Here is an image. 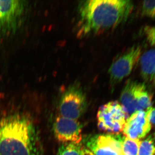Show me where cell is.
Segmentation results:
<instances>
[{"instance_id": "12", "label": "cell", "mask_w": 155, "mask_h": 155, "mask_svg": "<svg viewBox=\"0 0 155 155\" xmlns=\"http://www.w3.org/2000/svg\"><path fill=\"white\" fill-rule=\"evenodd\" d=\"M138 155H155V133L140 142Z\"/></svg>"}, {"instance_id": "10", "label": "cell", "mask_w": 155, "mask_h": 155, "mask_svg": "<svg viewBox=\"0 0 155 155\" xmlns=\"http://www.w3.org/2000/svg\"><path fill=\"white\" fill-rule=\"evenodd\" d=\"M151 129V125L148 119L146 112L138 110L127 118L122 132L125 137L140 140L144 137Z\"/></svg>"}, {"instance_id": "5", "label": "cell", "mask_w": 155, "mask_h": 155, "mask_svg": "<svg viewBox=\"0 0 155 155\" xmlns=\"http://www.w3.org/2000/svg\"><path fill=\"white\" fill-rule=\"evenodd\" d=\"M141 51L140 45H134L111 64L109 69L111 86H115L130 75L140 59Z\"/></svg>"}, {"instance_id": "3", "label": "cell", "mask_w": 155, "mask_h": 155, "mask_svg": "<svg viewBox=\"0 0 155 155\" xmlns=\"http://www.w3.org/2000/svg\"><path fill=\"white\" fill-rule=\"evenodd\" d=\"M128 115L118 101H111L102 106L98 111V126L100 130L119 134L124 129Z\"/></svg>"}, {"instance_id": "4", "label": "cell", "mask_w": 155, "mask_h": 155, "mask_svg": "<svg viewBox=\"0 0 155 155\" xmlns=\"http://www.w3.org/2000/svg\"><path fill=\"white\" fill-rule=\"evenodd\" d=\"M86 107L85 94L79 84L69 86L62 94L59 103L60 116L77 120Z\"/></svg>"}, {"instance_id": "15", "label": "cell", "mask_w": 155, "mask_h": 155, "mask_svg": "<svg viewBox=\"0 0 155 155\" xmlns=\"http://www.w3.org/2000/svg\"><path fill=\"white\" fill-rule=\"evenodd\" d=\"M141 14L145 17L155 18V1H143L142 4Z\"/></svg>"}, {"instance_id": "17", "label": "cell", "mask_w": 155, "mask_h": 155, "mask_svg": "<svg viewBox=\"0 0 155 155\" xmlns=\"http://www.w3.org/2000/svg\"><path fill=\"white\" fill-rule=\"evenodd\" d=\"M147 116L151 125H155V107H150L147 109Z\"/></svg>"}, {"instance_id": "8", "label": "cell", "mask_w": 155, "mask_h": 155, "mask_svg": "<svg viewBox=\"0 0 155 155\" xmlns=\"http://www.w3.org/2000/svg\"><path fill=\"white\" fill-rule=\"evenodd\" d=\"M149 93L144 83L129 80L125 84L121 93V104L127 115L139 110L142 100Z\"/></svg>"}, {"instance_id": "6", "label": "cell", "mask_w": 155, "mask_h": 155, "mask_svg": "<svg viewBox=\"0 0 155 155\" xmlns=\"http://www.w3.org/2000/svg\"><path fill=\"white\" fill-rule=\"evenodd\" d=\"M26 6L21 0L0 1V36L15 31Z\"/></svg>"}, {"instance_id": "18", "label": "cell", "mask_w": 155, "mask_h": 155, "mask_svg": "<svg viewBox=\"0 0 155 155\" xmlns=\"http://www.w3.org/2000/svg\"><path fill=\"white\" fill-rule=\"evenodd\" d=\"M81 155H94L91 151H90L89 150L84 149L82 150V153Z\"/></svg>"}, {"instance_id": "1", "label": "cell", "mask_w": 155, "mask_h": 155, "mask_svg": "<svg viewBox=\"0 0 155 155\" xmlns=\"http://www.w3.org/2000/svg\"><path fill=\"white\" fill-rule=\"evenodd\" d=\"M133 3L128 0L81 1L77 9L76 34L79 38L100 33L127 21Z\"/></svg>"}, {"instance_id": "7", "label": "cell", "mask_w": 155, "mask_h": 155, "mask_svg": "<svg viewBox=\"0 0 155 155\" xmlns=\"http://www.w3.org/2000/svg\"><path fill=\"white\" fill-rule=\"evenodd\" d=\"M54 130L56 138L64 144H78L82 140V127L77 120L59 115L54 123Z\"/></svg>"}, {"instance_id": "16", "label": "cell", "mask_w": 155, "mask_h": 155, "mask_svg": "<svg viewBox=\"0 0 155 155\" xmlns=\"http://www.w3.org/2000/svg\"><path fill=\"white\" fill-rule=\"evenodd\" d=\"M143 31L148 43L152 46L155 47V26L146 25L143 28Z\"/></svg>"}, {"instance_id": "2", "label": "cell", "mask_w": 155, "mask_h": 155, "mask_svg": "<svg viewBox=\"0 0 155 155\" xmlns=\"http://www.w3.org/2000/svg\"><path fill=\"white\" fill-rule=\"evenodd\" d=\"M0 155H42L35 126L15 114L0 118Z\"/></svg>"}, {"instance_id": "9", "label": "cell", "mask_w": 155, "mask_h": 155, "mask_svg": "<svg viewBox=\"0 0 155 155\" xmlns=\"http://www.w3.org/2000/svg\"><path fill=\"white\" fill-rule=\"evenodd\" d=\"M123 137L118 135H99L87 142V145L94 155H122Z\"/></svg>"}, {"instance_id": "14", "label": "cell", "mask_w": 155, "mask_h": 155, "mask_svg": "<svg viewBox=\"0 0 155 155\" xmlns=\"http://www.w3.org/2000/svg\"><path fill=\"white\" fill-rule=\"evenodd\" d=\"M83 150L79 143H65L59 149L58 155H81Z\"/></svg>"}, {"instance_id": "13", "label": "cell", "mask_w": 155, "mask_h": 155, "mask_svg": "<svg viewBox=\"0 0 155 155\" xmlns=\"http://www.w3.org/2000/svg\"><path fill=\"white\" fill-rule=\"evenodd\" d=\"M140 140L123 137L122 144V155H138Z\"/></svg>"}, {"instance_id": "11", "label": "cell", "mask_w": 155, "mask_h": 155, "mask_svg": "<svg viewBox=\"0 0 155 155\" xmlns=\"http://www.w3.org/2000/svg\"><path fill=\"white\" fill-rule=\"evenodd\" d=\"M141 76L147 81L153 80L155 77V50L147 51L140 56Z\"/></svg>"}, {"instance_id": "19", "label": "cell", "mask_w": 155, "mask_h": 155, "mask_svg": "<svg viewBox=\"0 0 155 155\" xmlns=\"http://www.w3.org/2000/svg\"><path fill=\"white\" fill-rule=\"evenodd\" d=\"M153 82H154L155 84V77L154 78L153 80Z\"/></svg>"}]
</instances>
